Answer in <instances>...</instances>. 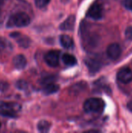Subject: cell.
Wrapping results in <instances>:
<instances>
[{
  "instance_id": "6da1fadb",
  "label": "cell",
  "mask_w": 132,
  "mask_h": 133,
  "mask_svg": "<svg viewBox=\"0 0 132 133\" xmlns=\"http://www.w3.org/2000/svg\"><path fill=\"white\" fill-rule=\"evenodd\" d=\"M30 23V16L23 12H19L12 15L6 23L7 27H23L29 25Z\"/></svg>"
},
{
  "instance_id": "7a4b0ae2",
  "label": "cell",
  "mask_w": 132,
  "mask_h": 133,
  "mask_svg": "<svg viewBox=\"0 0 132 133\" xmlns=\"http://www.w3.org/2000/svg\"><path fill=\"white\" fill-rule=\"evenodd\" d=\"M104 101L97 97H92L86 100L84 103L83 108L86 113H100L104 108Z\"/></svg>"
},
{
  "instance_id": "3957f363",
  "label": "cell",
  "mask_w": 132,
  "mask_h": 133,
  "mask_svg": "<svg viewBox=\"0 0 132 133\" xmlns=\"http://www.w3.org/2000/svg\"><path fill=\"white\" fill-rule=\"evenodd\" d=\"M20 110V105L16 103L0 101V115L8 118L16 117V113Z\"/></svg>"
},
{
  "instance_id": "277c9868",
  "label": "cell",
  "mask_w": 132,
  "mask_h": 133,
  "mask_svg": "<svg viewBox=\"0 0 132 133\" xmlns=\"http://www.w3.org/2000/svg\"><path fill=\"white\" fill-rule=\"evenodd\" d=\"M103 15V9L100 4L95 2L93 3L87 11V16L93 19H100Z\"/></svg>"
},
{
  "instance_id": "5b68a950",
  "label": "cell",
  "mask_w": 132,
  "mask_h": 133,
  "mask_svg": "<svg viewBox=\"0 0 132 133\" xmlns=\"http://www.w3.org/2000/svg\"><path fill=\"white\" fill-rule=\"evenodd\" d=\"M44 61L51 67H56L59 64V52L58 51H50L44 55Z\"/></svg>"
},
{
  "instance_id": "8992f818",
  "label": "cell",
  "mask_w": 132,
  "mask_h": 133,
  "mask_svg": "<svg viewBox=\"0 0 132 133\" xmlns=\"http://www.w3.org/2000/svg\"><path fill=\"white\" fill-rule=\"evenodd\" d=\"M117 79L124 84L129 83L132 81V70L130 68H123L121 69L117 75Z\"/></svg>"
},
{
  "instance_id": "52a82bcc",
  "label": "cell",
  "mask_w": 132,
  "mask_h": 133,
  "mask_svg": "<svg viewBox=\"0 0 132 133\" xmlns=\"http://www.w3.org/2000/svg\"><path fill=\"white\" fill-rule=\"evenodd\" d=\"M107 54L110 58L113 60H116L121 55V48L118 44L113 43L108 46L107 49Z\"/></svg>"
},
{
  "instance_id": "ba28073f",
  "label": "cell",
  "mask_w": 132,
  "mask_h": 133,
  "mask_svg": "<svg viewBox=\"0 0 132 133\" xmlns=\"http://www.w3.org/2000/svg\"><path fill=\"white\" fill-rule=\"evenodd\" d=\"M75 16L72 15L68 16L61 25H60V30H72L75 26Z\"/></svg>"
},
{
  "instance_id": "9c48e42d",
  "label": "cell",
  "mask_w": 132,
  "mask_h": 133,
  "mask_svg": "<svg viewBox=\"0 0 132 133\" xmlns=\"http://www.w3.org/2000/svg\"><path fill=\"white\" fill-rule=\"evenodd\" d=\"M11 37L16 39V41L17 43L21 46V47H23V48H28L30 44V39L27 37H25V36H21L20 33H12L11 34Z\"/></svg>"
},
{
  "instance_id": "30bf717a",
  "label": "cell",
  "mask_w": 132,
  "mask_h": 133,
  "mask_svg": "<svg viewBox=\"0 0 132 133\" xmlns=\"http://www.w3.org/2000/svg\"><path fill=\"white\" fill-rule=\"evenodd\" d=\"M13 65L17 69H23L26 65V58L23 55H17L13 58Z\"/></svg>"
},
{
  "instance_id": "8fae6325",
  "label": "cell",
  "mask_w": 132,
  "mask_h": 133,
  "mask_svg": "<svg viewBox=\"0 0 132 133\" xmlns=\"http://www.w3.org/2000/svg\"><path fill=\"white\" fill-rule=\"evenodd\" d=\"M86 65H87V66H88V68H89L90 72H97L100 69V68L101 66L100 62L97 59L88 58V59H86Z\"/></svg>"
},
{
  "instance_id": "7c38bea8",
  "label": "cell",
  "mask_w": 132,
  "mask_h": 133,
  "mask_svg": "<svg viewBox=\"0 0 132 133\" xmlns=\"http://www.w3.org/2000/svg\"><path fill=\"white\" fill-rule=\"evenodd\" d=\"M60 43L61 45L66 49H69L73 46L72 38L66 34H63L60 37Z\"/></svg>"
},
{
  "instance_id": "4fadbf2b",
  "label": "cell",
  "mask_w": 132,
  "mask_h": 133,
  "mask_svg": "<svg viewBox=\"0 0 132 133\" xmlns=\"http://www.w3.org/2000/svg\"><path fill=\"white\" fill-rule=\"evenodd\" d=\"M62 62L66 65L69 66H73L77 63V60L75 57L70 54H64L62 55Z\"/></svg>"
},
{
  "instance_id": "5bb4252c",
  "label": "cell",
  "mask_w": 132,
  "mask_h": 133,
  "mask_svg": "<svg viewBox=\"0 0 132 133\" xmlns=\"http://www.w3.org/2000/svg\"><path fill=\"white\" fill-rule=\"evenodd\" d=\"M59 90V86L54 83H51L48 84L44 85V93L45 94H52L58 92Z\"/></svg>"
},
{
  "instance_id": "9a60e30c",
  "label": "cell",
  "mask_w": 132,
  "mask_h": 133,
  "mask_svg": "<svg viewBox=\"0 0 132 133\" xmlns=\"http://www.w3.org/2000/svg\"><path fill=\"white\" fill-rule=\"evenodd\" d=\"M51 128V124L46 120H41L37 124V129L40 132H47Z\"/></svg>"
},
{
  "instance_id": "2e32d148",
  "label": "cell",
  "mask_w": 132,
  "mask_h": 133,
  "mask_svg": "<svg viewBox=\"0 0 132 133\" xmlns=\"http://www.w3.org/2000/svg\"><path fill=\"white\" fill-rule=\"evenodd\" d=\"M27 83L25 80H18L16 83V87L21 90H26L27 88Z\"/></svg>"
},
{
  "instance_id": "e0dca14e",
  "label": "cell",
  "mask_w": 132,
  "mask_h": 133,
  "mask_svg": "<svg viewBox=\"0 0 132 133\" xmlns=\"http://www.w3.org/2000/svg\"><path fill=\"white\" fill-rule=\"evenodd\" d=\"M51 0H35V4L38 8H44L45 7Z\"/></svg>"
},
{
  "instance_id": "ac0fdd59",
  "label": "cell",
  "mask_w": 132,
  "mask_h": 133,
  "mask_svg": "<svg viewBox=\"0 0 132 133\" xmlns=\"http://www.w3.org/2000/svg\"><path fill=\"white\" fill-rule=\"evenodd\" d=\"M54 77L52 76H46L44 78H43V80H42V84L43 85H46V84H48V83H54Z\"/></svg>"
},
{
  "instance_id": "d6986e66",
  "label": "cell",
  "mask_w": 132,
  "mask_h": 133,
  "mask_svg": "<svg viewBox=\"0 0 132 133\" xmlns=\"http://www.w3.org/2000/svg\"><path fill=\"white\" fill-rule=\"evenodd\" d=\"M125 37L127 38V40L131 41L132 40V26H128L126 29L125 31Z\"/></svg>"
},
{
  "instance_id": "ffe728a7",
  "label": "cell",
  "mask_w": 132,
  "mask_h": 133,
  "mask_svg": "<svg viewBox=\"0 0 132 133\" xmlns=\"http://www.w3.org/2000/svg\"><path fill=\"white\" fill-rule=\"evenodd\" d=\"M124 5L128 9L132 11V0H124Z\"/></svg>"
},
{
  "instance_id": "44dd1931",
  "label": "cell",
  "mask_w": 132,
  "mask_h": 133,
  "mask_svg": "<svg viewBox=\"0 0 132 133\" xmlns=\"http://www.w3.org/2000/svg\"><path fill=\"white\" fill-rule=\"evenodd\" d=\"M5 47H6V42H5V41L3 38L0 37V52L2 51L5 48Z\"/></svg>"
},
{
  "instance_id": "7402d4cb",
  "label": "cell",
  "mask_w": 132,
  "mask_h": 133,
  "mask_svg": "<svg viewBox=\"0 0 132 133\" xmlns=\"http://www.w3.org/2000/svg\"><path fill=\"white\" fill-rule=\"evenodd\" d=\"M128 110H129L130 111H131L132 112V101L129 102V103L128 104Z\"/></svg>"
},
{
  "instance_id": "603a6c76",
  "label": "cell",
  "mask_w": 132,
  "mask_h": 133,
  "mask_svg": "<svg viewBox=\"0 0 132 133\" xmlns=\"http://www.w3.org/2000/svg\"><path fill=\"white\" fill-rule=\"evenodd\" d=\"M0 128H1V123H0Z\"/></svg>"
}]
</instances>
